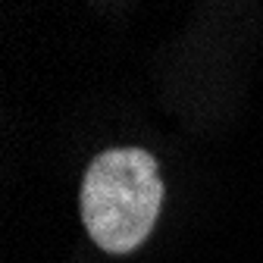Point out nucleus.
<instances>
[{"label":"nucleus","mask_w":263,"mask_h":263,"mask_svg":"<svg viewBox=\"0 0 263 263\" xmlns=\"http://www.w3.org/2000/svg\"><path fill=\"white\" fill-rule=\"evenodd\" d=\"M160 163L144 147L97 154L82 179L79 210L94 245L107 254H132L147 241L163 207Z\"/></svg>","instance_id":"obj_1"}]
</instances>
